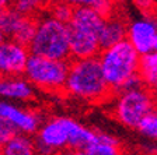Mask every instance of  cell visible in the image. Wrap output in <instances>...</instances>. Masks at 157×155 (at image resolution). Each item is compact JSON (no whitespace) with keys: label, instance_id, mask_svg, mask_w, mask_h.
Returning <instances> with one entry per match:
<instances>
[{"label":"cell","instance_id":"23","mask_svg":"<svg viewBox=\"0 0 157 155\" xmlns=\"http://www.w3.org/2000/svg\"><path fill=\"white\" fill-rule=\"evenodd\" d=\"M11 2H13V0H0V4H2V9H4V7H9L10 4H11Z\"/></svg>","mask_w":157,"mask_h":155},{"label":"cell","instance_id":"9","mask_svg":"<svg viewBox=\"0 0 157 155\" xmlns=\"http://www.w3.org/2000/svg\"><path fill=\"white\" fill-rule=\"evenodd\" d=\"M0 119L9 122L18 133H25L31 136L36 134L39 127L42 126V119L36 112L21 108L7 99H3L0 103Z\"/></svg>","mask_w":157,"mask_h":155},{"label":"cell","instance_id":"2","mask_svg":"<svg viewBox=\"0 0 157 155\" xmlns=\"http://www.w3.org/2000/svg\"><path fill=\"white\" fill-rule=\"evenodd\" d=\"M65 92L87 103H105L115 92L108 84L98 56L70 59Z\"/></svg>","mask_w":157,"mask_h":155},{"label":"cell","instance_id":"3","mask_svg":"<svg viewBox=\"0 0 157 155\" xmlns=\"http://www.w3.org/2000/svg\"><path fill=\"white\" fill-rule=\"evenodd\" d=\"M105 16L94 7H75L73 16L67 23L69 45L72 59L98 56L101 52V29Z\"/></svg>","mask_w":157,"mask_h":155},{"label":"cell","instance_id":"1","mask_svg":"<svg viewBox=\"0 0 157 155\" xmlns=\"http://www.w3.org/2000/svg\"><path fill=\"white\" fill-rule=\"evenodd\" d=\"M95 131L70 117L56 116L42 123L35 134V147L39 154L76 152L84 154Z\"/></svg>","mask_w":157,"mask_h":155},{"label":"cell","instance_id":"21","mask_svg":"<svg viewBox=\"0 0 157 155\" xmlns=\"http://www.w3.org/2000/svg\"><path fill=\"white\" fill-rule=\"evenodd\" d=\"M17 129L14 126H11L9 122L0 119V144L7 142L11 137H14L17 134Z\"/></svg>","mask_w":157,"mask_h":155},{"label":"cell","instance_id":"22","mask_svg":"<svg viewBox=\"0 0 157 155\" xmlns=\"http://www.w3.org/2000/svg\"><path fill=\"white\" fill-rule=\"evenodd\" d=\"M133 3H135V6L137 7V9L140 10L142 13H144V16L146 17H149V11L150 10H153L154 9V6H156V2L154 0H133Z\"/></svg>","mask_w":157,"mask_h":155},{"label":"cell","instance_id":"20","mask_svg":"<svg viewBox=\"0 0 157 155\" xmlns=\"http://www.w3.org/2000/svg\"><path fill=\"white\" fill-rule=\"evenodd\" d=\"M136 130L146 138L157 141V108L151 110L147 116H144Z\"/></svg>","mask_w":157,"mask_h":155},{"label":"cell","instance_id":"6","mask_svg":"<svg viewBox=\"0 0 157 155\" xmlns=\"http://www.w3.org/2000/svg\"><path fill=\"white\" fill-rule=\"evenodd\" d=\"M111 116L128 129H137L139 123L153 109L157 108V99L146 85L132 90H122L114 95Z\"/></svg>","mask_w":157,"mask_h":155},{"label":"cell","instance_id":"11","mask_svg":"<svg viewBox=\"0 0 157 155\" xmlns=\"http://www.w3.org/2000/svg\"><path fill=\"white\" fill-rule=\"evenodd\" d=\"M128 39L142 56L157 52V23L150 17H143L129 23Z\"/></svg>","mask_w":157,"mask_h":155},{"label":"cell","instance_id":"13","mask_svg":"<svg viewBox=\"0 0 157 155\" xmlns=\"http://www.w3.org/2000/svg\"><path fill=\"white\" fill-rule=\"evenodd\" d=\"M128 28H129V21L125 18L124 14H119L114 10L109 16L105 17L104 25H102L101 36H100L101 49L112 46L126 39Z\"/></svg>","mask_w":157,"mask_h":155},{"label":"cell","instance_id":"10","mask_svg":"<svg viewBox=\"0 0 157 155\" xmlns=\"http://www.w3.org/2000/svg\"><path fill=\"white\" fill-rule=\"evenodd\" d=\"M29 48L13 39H3L0 45V70L2 76H24Z\"/></svg>","mask_w":157,"mask_h":155},{"label":"cell","instance_id":"7","mask_svg":"<svg viewBox=\"0 0 157 155\" xmlns=\"http://www.w3.org/2000/svg\"><path fill=\"white\" fill-rule=\"evenodd\" d=\"M69 66L70 60H59L31 53L24 76L35 88L46 92H60L65 91Z\"/></svg>","mask_w":157,"mask_h":155},{"label":"cell","instance_id":"14","mask_svg":"<svg viewBox=\"0 0 157 155\" xmlns=\"http://www.w3.org/2000/svg\"><path fill=\"white\" fill-rule=\"evenodd\" d=\"M121 144L111 134L95 131L91 142L84 149L86 155H117L121 154Z\"/></svg>","mask_w":157,"mask_h":155},{"label":"cell","instance_id":"24","mask_svg":"<svg viewBox=\"0 0 157 155\" xmlns=\"http://www.w3.org/2000/svg\"><path fill=\"white\" fill-rule=\"evenodd\" d=\"M118 2H121V0H118Z\"/></svg>","mask_w":157,"mask_h":155},{"label":"cell","instance_id":"5","mask_svg":"<svg viewBox=\"0 0 157 155\" xmlns=\"http://www.w3.org/2000/svg\"><path fill=\"white\" fill-rule=\"evenodd\" d=\"M28 48L33 55L70 60L72 55L69 45L67 24L53 17L51 13L39 14L35 34Z\"/></svg>","mask_w":157,"mask_h":155},{"label":"cell","instance_id":"15","mask_svg":"<svg viewBox=\"0 0 157 155\" xmlns=\"http://www.w3.org/2000/svg\"><path fill=\"white\" fill-rule=\"evenodd\" d=\"M35 152V138H33L31 134H25V133H17L7 142L2 144L3 155H31Z\"/></svg>","mask_w":157,"mask_h":155},{"label":"cell","instance_id":"19","mask_svg":"<svg viewBox=\"0 0 157 155\" xmlns=\"http://www.w3.org/2000/svg\"><path fill=\"white\" fill-rule=\"evenodd\" d=\"M48 13H51L53 17H56L58 20L63 21L67 24L70 21L75 11V7L72 4H69L65 0H51V3L48 6Z\"/></svg>","mask_w":157,"mask_h":155},{"label":"cell","instance_id":"18","mask_svg":"<svg viewBox=\"0 0 157 155\" xmlns=\"http://www.w3.org/2000/svg\"><path fill=\"white\" fill-rule=\"evenodd\" d=\"M65 2L72 4L73 7H83V6L94 7L101 14H104L107 17L115 10L118 0H65Z\"/></svg>","mask_w":157,"mask_h":155},{"label":"cell","instance_id":"12","mask_svg":"<svg viewBox=\"0 0 157 155\" xmlns=\"http://www.w3.org/2000/svg\"><path fill=\"white\" fill-rule=\"evenodd\" d=\"M34 85L25 76H2L0 95L11 102H28L34 98Z\"/></svg>","mask_w":157,"mask_h":155},{"label":"cell","instance_id":"16","mask_svg":"<svg viewBox=\"0 0 157 155\" xmlns=\"http://www.w3.org/2000/svg\"><path fill=\"white\" fill-rule=\"evenodd\" d=\"M140 76L143 83L153 92L157 99V52H151L142 56Z\"/></svg>","mask_w":157,"mask_h":155},{"label":"cell","instance_id":"8","mask_svg":"<svg viewBox=\"0 0 157 155\" xmlns=\"http://www.w3.org/2000/svg\"><path fill=\"white\" fill-rule=\"evenodd\" d=\"M38 17L24 16L13 7H4L0 14V31L3 39H13L28 46L34 38Z\"/></svg>","mask_w":157,"mask_h":155},{"label":"cell","instance_id":"17","mask_svg":"<svg viewBox=\"0 0 157 155\" xmlns=\"http://www.w3.org/2000/svg\"><path fill=\"white\" fill-rule=\"evenodd\" d=\"M51 0H13L10 7H13L24 16L38 17L44 10L48 9Z\"/></svg>","mask_w":157,"mask_h":155},{"label":"cell","instance_id":"4","mask_svg":"<svg viewBox=\"0 0 157 155\" xmlns=\"http://www.w3.org/2000/svg\"><path fill=\"white\" fill-rule=\"evenodd\" d=\"M102 71L114 92H119L133 76L140 73L142 55L129 39L101 49L98 53Z\"/></svg>","mask_w":157,"mask_h":155}]
</instances>
